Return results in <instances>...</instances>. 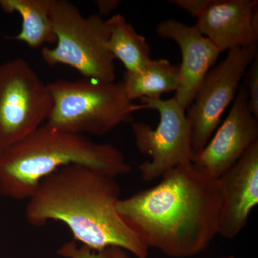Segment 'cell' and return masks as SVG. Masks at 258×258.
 <instances>
[{"instance_id": "6da1fadb", "label": "cell", "mask_w": 258, "mask_h": 258, "mask_svg": "<svg viewBox=\"0 0 258 258\" xmlns=\"http://www.w3.org/2000/svg\"><path fill=\"white\" fill-rule=\"evenodd\" d=\"M159 184L120 198L122 220L148 249L171 258L196 257L218 235L220 179L191 162L166 171Z\"/></svg>"}, {"instance_id": "7a4b0ae2", "label": "cell", "mask_w": 258, "mask_h": 258, "mask_svg": "<svg viewBox=\"0 0 258 258\" xmlns=\"http://www.w3.org/2000/svg\"><path fill=\"white\" fill-rule=\"evenodd\" d=\"M116 178L82 165H69L42 179L28 199L30 225L62 222L74 240L93 249L117 247L135 258H148L149 249L125 225L118 210Z\"/></svg>"}, {"instance_id": "3957f363", "label": "cell", "mask_w": 258, "mask_h": 258, "mask_svg": "<svg viewBox=\"0 0 258 258\" xmlns=\"http://www.w3.org/2000/svg\"><path fill=\"white\" fill-rule=\"evenodd\" d=\"M69 165L86 166L115 178L132 169L123 152L111 144L42 125L0 150V195L28 200L42 179Z\"/></svg>"}, {"instance_id": "277c9868", "label": "cell", "mask_w": 258, "mask_h": 258, "mask_svg": "<svg viewBox=\"0 0 258 258\" xmlns=\"http://www.w3.org/2000/svg\"><path fill=\"white\" fill-rule=\"evenodd\" d=\"M52 111L47 126L69 132L105 135L132 122L134 112L142 109L129 98L123 82L86 79L49 83Z\"/></svg>"}, {"instance_id": "5b68a950", "label": "cell", "mask_w": 258, "mask_h": 258, "mask_svg": "<svg viewBox=\"0 0 258 258\" xmlns=\"http://www.w3.org/2000/svg\"><path fill=\"white\" fill-rule=\"evenodd\" d=\"M50 19L57 42L54 47L42 48L45 63L64 64L86 79L114 82L115 59L106 46L109 33L106 20L98 14L83 16L66 0H53Z\"/></svg>"}, {"instance_id": "8992f818", "label": "cell", "mask_w": 258, "mask_h": 258, "mask_svg": "<svg viewBox=\"0 0 258 258\" xmlns=\"http://www.w3.org/2000/svg\"><path fill=\"white\" fill-rule=\"evenodd\" d=\"M52 104L48 84L26 60L0 64V150L41 127Z\"/></svg>"}, {"instance_id": "52a82bcc", "label": "cell", "mask_w": 258, "mask_h": 258, "mask_svg": "<svg viewBox=\"0 0 258 258\" xmlns=\"http://www.w3.org/2000/svg\"><path fill=\"white\" fill-rule=\"evenodd\" d=\"M142 108L155 110L160 120L156 128L141 122L132 123L135 144L142 154L152 160L139 164L141 178L150 182L176 166L191 162L195 152L191 146V126L186 110L174 98H142Z\"/></svg>"}, {"instance_id": "ba28073f", "label": "cell", "mask_w": 258, "mask_h": 258, "mask_svg": "<svg viewBox=\"0 0 258 258\" xmlns=\"http://www.w3.org/2000/svg\"><path fill=\"white\" fill-rule=\"evenodd\" d=\"M257 56V45L232 49L220 63L205 75L186 113L195 155L203 150L215 133Z\"/></svg>"}, {"instance_id": "9c48e42d", "label": "cell", "mask_w": 258, "mask_h": 258, "mask_svg": "<svg viewBox=\"0 0 258 258\" xmlns=\"http://www.w3.org/2000/svg\"><path fill=\"white\" fill-rule=\"evenodd\" d=\"M257 140L258 118L251 111L243 85L239 88L225 121L203 150L195 154L192 162L209 175L220 179Z\"/></svg>"}, {"instance_id": "30bf717a", "label": "cell", "mask_w": 258, "mask_h": 258, "mask_svg": "<svg viewBox=\"0 0 258 258\" xmlns=\"http://www.w3.org/2000/svg\"><path fill=\"white\" fill-rule=\"evenodd\" d=\"M195 26L220 52L257 45V0H207Z\"/></svg>"}, {"instance_id": "8fae6325", "label": "cell", "mask_w": 258, "mask_h": 258, "mask_svg": "<svg viewBox=\"0 0 258 258\" xmlns=\"http://www.w3.org/2000/svg\"><path fill=\"white\" fill-rule=\"evenodd\" d=\"M219 179L222 198L218 235L232 240L247 227L258 205V140Z\"/></svg>"}, {"instance_id": "7c38bea8", "label": "cell", "mask_w": 258, "mask_h": 258, "mask_svg": "<svg viewBox=\"0 0 258 258\" xmlns=\"http://www.w3.org/2000/svg\"><path fill=\"white\" fill-rule=\"evenodd\" d=\"M158 36L171 39L179 45L182 61L180 64L179 87L174 99L187 110L207 73L221 53L195 25L173 19L163 20L157 27Z\"/></svg>"}, {"instance_id": "4fadbf2b", "label": "cell", "mask_w": 258, "mask_h": 258, "mask_svg": "<svg viewBox=\"0 0 258 258\" xmlns=\"http://www.w3.org/2000/svg\"><path fill=\"white\" fill-rule=\"evenodd\" d=\"M52 4L53 0H0L3 11L21 16V30L13 39L35 49L57 42L50 19Z\"/></svg>"}, {"instance_id": "5bb4252c", "label": "cell", "mask_w": 258, "mask_h": 258, "mask_svg": "<svg viewBox=\"0 0 258 258\" xmlns=\"http://www.w3.org/2000/svg\"><path fill=\"white\" fill-rule=\"evenodd\" d=\"M180 67L166 59L152 60L141 70L124 74L123 82L132 101L137 98H161L163 93L176 91Z\"/></svg>"}, {"instance_id": "9a60e30c", "label": "cell", "mask_w": 258, "mask_h": 258, "mask_svg": "<svg viewBox=\"0 0 258 258\" xmlns=\"http://www.w3.org/2000/svg\"><path fill=\"white\" fill-rule=\"evenodd\" d=\"M106 23L109 32L107 48L115 60L124 64L126 71H138L152 60V50L145 37L139 35L124 16L113 15Z\"/></svg>"}, {"instance_id": "2e32d148", "label": "cell", "mask_w": 258, "mask_h": 258, "mask_svg": "<svg viewBox=\"0 0 258 258\" xmlns=\"http://www.w3.org/2000/svg\"><path fill=\"white\" fill-rule=\"evenodd\" d=\"M57 254L64 258H133L125 249L109 247L102 249H93L87 246L70 241L61 246Z\"/></svg>"}, {"instance_id": "e0dca14e", "label": "cell", "mask_w": 258, "mask_h": 258, "mask_svg": "<svg viewBox=\"0 0 258 258\" xmlns=\"http://www.w3.org/2000/svg\"><path fill=\"white\" fill-rule=\"evenodd\" d=\"M244 87L248 95L249 108L258 118V57L252 61L244 75Z\"/></svg>"}, {"instance_id": "ac0fdd59", "label": "cell", "mask_w": 258, "mask_h": 258, "mask_svg": "<svg viewBox=\"0 0 258 258\" xmlns=\"http://www.w3.org/2000/svg\"><path fill=\"white\" fill-rule=\"evenodd\" d=\"M171 3L177 5L196 18L197 15L206 4L207 0H172Z\"/></svg>"}, {"instance_id": "d6986e66", "label": "cell", "mask_w": 258, "mask_h": 258, "mask_svg": "<svg viewBox=\"0 0 258 258\" xmlns=\"http://www.w3.org/2000/svg\"><path fill=\"white\" fill-rule=\"evenodd\" d=\"M121 2L119 0H97L95 1L100 16H106L115 11Z\"/></svg>"}, {"instance_id": "ffe728a7", "label": "cell", "mask_w": 258, "mask_h": 258, "mask_svg": "<svg viewBox=\"0 0 258 258\" xmlns=\"http://www.w3.org/2000/svg\"><path fill=\"white\" fill-rule=\"evenodd\" d=\"M220 258H237L235 257V256H225V257H222Z\"/></svg>"}]
</instances>
